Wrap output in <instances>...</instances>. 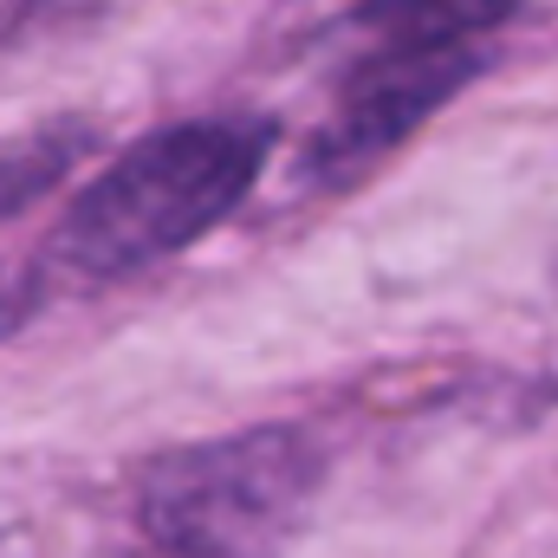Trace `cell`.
<instances>
[{
  "mask_svg": "<svg viewBox=\"0 0 558 558\" xmlns=\"http://www.w3.org/2000/svg\"><path fill=\"white\" fill-rule=\"evenodd\" d=\"M0 558H7V539H0Z\"/></svg>",
  "mask_w": 558,
  "mask_h": 558,
  "instance_id": "8992f818",
  "label": "cell"
},
{
  "mask_svg": "<svg viewBox=\"0 0 558 558\" xmlns=\"http://www.w3.org/2000/svg\"><path fill=\"white\" fill-rule=\"evenodd\" d=\"M26 305H33V292H20V286H7V292H0V331H7L13 318H26Z\"/></svg>",
  "mask_w": 558,
  "mask_h": 558,
  "instance_id": "5b68a950",
  "label": "cell"
},
{
  "mask_svg": "<svg viewBox=\"0 0 558 558\" xmlns=\"http://www.w3.org/2000/svg\"><path fill=\"white\" fill-rule=\"evenodd\" d=\"M267 149V118H189L137 137L59 221L52 267H72L78 279H131L195 247L247 202Z\"/></svg>",
  "mask_w": 558,
  "mask_h": 558,
  "instance_id": "6da1fadb",
  "label": "cell"
},
{
  "mask_svg": "<svg viewBox=\"0 0 558 558\" xmlns=\"http://www.w3.org/2000/svg\"><path fill=\"white\" fill-rule=\"evenodd\" d=\"M513 0H364L344 13L338 105L305 149L312 182H357L416 124H428L461 85L481 78V39Z\"/></svg>",
  "mask_w": 558,
  "mask_h": 558,
  "instance_id": "7a4b0ae2",
  "label": "cell"
},
{
  "mask_svg": "<svg viewBox=\"0 0 558 558\" xmlns=\"http://www.w3.org/2000/svg\"><path fill=\"white\" fill-rule=\"evenodd\" d=\"M85 149H92V131H72V124H46V131L0 143V221L33 208Z\"/></svg>",
  "mask_w": 558,
  "mask_h": 558,
  "instance_id": "277c9868",
  "label": "cell"
},
{
  "mask_svg": "<svg viewBox=\"0 0 558 558\" xmlns=\"http://www.w3.org/2000/svg\"><path fill=\"white\" fill-rule=\"evenodd\" d=\"M318 448L299 428H247L162 454L137 513L162 558H279L318 494Z\"/></svg>",
  "mask_w": 558,
  "mask_h": 558,
  "instance_id": "3957f363",
  "label": "cell"
}]
</instances>
